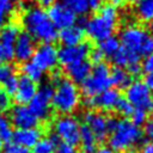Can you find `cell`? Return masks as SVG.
Here are the masks:
<instances>
[{"mask_svg": "<svg viewBox=\"0 0 153 153\" xmlns=\"http://www.w3.org/2000/svg\"><path fill=\"white\" fill-rule=\"evenodd\" d=\"M88 2V6H90V10H99L102 4H103V0H86Z\"/></svg>", "mask_w": 153, "mask_h": 153, "instance_id": "obj_44", "label": "cell"}, {"mask_svg": "<svg viewBox=\"0 0 153 153\" xmlns=\"http://www.w3.org/2000/svg\"><path fill=\"white\" fill-rule=\"evenodd\" d=\"M8 118L12 126H14L17 129L36 128L38 124V120L32 115V112L29 110L26 105L17 104L16 106H13Z\"/></svg>", "mask_w": 153, "mask_h": 153, "instance_id": "obj_16", "label": "cell"}, {"mask_svg": "<svg viewBox=\"0 0 153 153\" xmlns=\"http://www.w3.org/2000/svg\"><path fill=\"white\" fill-rule=\"evenodd\" d=\"M110 4L109 5H111V6H120V5H122L123 4V0H108Z\"/></svg>", "mask_w": 153, "mask_h": 153, "instance_id": "obj_50", "label": "cell"}, {"mask_svg": "<svg viewBox=\"0 0 153 153\" xmlns=\"http://www.w3.org/2000/svg\"><path fill=\"white\" fill-rule=\"evenodd\" d=\"M80 104V92L78 86L69 79L62 78L54 90L51 106L61 115L72 114Z\"/></svg>", "mask_w": 153, "mask_h": 153, "instance_id": "obj_4", "label": "cell"}, {"mask_svg": "<svg viewBox=\"0 0 153 153\" xmlns=\"http://www.w3.org/2000/svg\"><path fill=\"white\" fill-rule=\"evenodd\" d=\"M7 18H8V13L0 8V30L7 24V20H8Z\"/></svg>", "mask_w": 153, "mask_h": 153, "instance_id": "obj_43", "label": "cell"}, {"mask_svg": "<svg viewBox=\"0 0 153 153\" xmlns=\"http://www.w3.org/2000/svg\"><path fill=\"white\" fill-rule=\"evenodd\" d=\"M54 135L59 140H61V142L68 143L74 147L79 143V121L71 115H61L54 122Z\"/></svg>", "mask_w": 153, "mask_h": 153, "instance_id": "obj_8", "label": "cell"}, {"mask_svg": "<svg viewBox=\"0 0 153 153\" xmlns=\"http://www.w3.org/2000/svg\"><path fill=\"white\" fill-rule=\"evenodd\" d=\"M126 1H128V2H131V4H133V2H137L139 0H126Z\"/></svg>", "mask_w": 153, "mask_h": 153, "instance_id": "obj_52", "label": "cell"}, {"mask_svg": "<svg viewBox=\"0 0 153 153\" xmlns=\"http://www.w3.org/2000/svg\"><path fill=\"white\" fill-rule=\"evenodd\" d=\"M118 23V11L115 6L104 5L97 14L86 20L85 29L86 35L97 42H102L105 38L112 36Z\"/></svg>", "mask_w": 153, "mask_h": 153, "instance_id": "obj_2", "label": "cell"}, {"mask_svg": "<svg viewBox=\"0 0 153 153\" xmlns=\"http://www.w3.org/2000/svg\"><path fill=\"white\" fill-rule=\"evenodd\" d=\"M145 85L153 91V72L152 73H147V75L145 76Z\"/></svg>", "mask_w": 153, "mask_h": 153, "instance_id": "obj_45", "label": "cell"}, {"mask_svg": "<svg viewBox=\"0 0 153 153\" xmlns=\"http://www.w3.org/2000/svg\"><path fill=\"white\" fill-rule=\"evenodd\" d=\"M54 87L51 84H43L29 103V110L38 121H47L51 112V98Z\"/></svg>", "mask_w": 153, "mask_h": 153, "instance_id": "obj_7", "label": "cell"}, {"mask_svg": "<svg viewBox=\"0 0 153 153\" xmlns=\"http://www.w3.org/2000/svg\"><path fill=\"white\" fill-rule=\"evenodd\" d=\"M37 90H38V87H37L36 82H33L29 78L22 75V76L18 78V87H17L16 93L13 94L14 96V100L19 105L29 104L30 100L36 94Z\"/></svg>", "mask_w": 153, "mask_h": 153, "instance_id": "obj_17", "label": "cell"}, {"mask_svg": "<svg viewBox=\"0 0 153 153\" xmlns=\"http://www.w3.org/2000/svg\"><path fill=\"white\" fill-rule=\"evenodd\" d=\"M110 79L111 85H115L118 88H127L133 82L131 76L128 74V72L124 68L120 67H112L110 69Z\"/></svg>", "mask_w": 153, "mask_h": 153, "instance_id": "obj_24", "label": "cell"}, {"mask_svg": "<svg viewBox=\"0 0 153 153\" xmlns=\"http://www.w3.org/2000/svg\"><path fill=\"white\" fill-rule=\"evenodd\" d=\"M139 153H153V145H151V143L145 145Z\"/></svg>", "mask_w": 153, "mask_h": 153, "instance_id": "obj_48", "label": "cell"}, {"mask_svg": "<svg viewBox=\"0 0 153 153\" xmlns=\"http://www.w3.org/2000/svg\"><path fill=\"white\" fill-rule=\"evenodd\" d=\"M22 24L33 39L45 44H53L59 36L56 27L50 22L47 11L41 6H31L22 16Z\"/></svg>", "mask_w": 153, "mask_h": 153, "instance_id": "obj_1", "label": "cell"}, {"mask_svg": "<svg viewBox=\"0 0 153 153\" xmlns=\"http://www.w3.org/2000/svg\"><path fill=\"white\" fill-rule=\"evenodd\" d=\"M141 68L145 73H152L153 72V54L145 57V60L141 65Z\"/></svg>", "mask_w": 153, "mask_h": 153, "instance_id": "obj_38", "label": "cell"}, {"mask_svg": "<svg viewBox=\"0 0 153 153\" xmlns=\"http://www.w3.org/2000/svg\"><path fill=\"white\" fill-rule=\"evenodd\" d=\"M4 153H31V151H30L29 148L18 146V145H16V143H8V145L5 147Z\"/></svg>", "mask_w": 153, "mask_h": 153, "instance_id": "obj_37", "label": "cell"}, {"mask_svg": "<svg viewBox=\"0 0 153 153\" xmlns=\"http://www.w3.org/2000/svg\"><path fill=\"white\" fill-rule=\"evenodd\" d=\"M57 38L62 43V47H75L84 43L85 31L80 25H73L61 30Z\"/></svg>", "mask_w": 153, "mask_h": 153, "instance_id": "obj_19", "label": "cell"}, {"mask_svg": "<svg viewBox=\"0 0 153 153\" xmlns=\"http://www.w3.org/2000/svg\"><path fill=\"white\" fill-rule=\"evenodd\" d=\"M93 153H115V152L109 146H100V147H97Z\"/></svg>", "mask_w": 153, "mask_h": 153, "instance_id": "obj_47", "label": "cell"}, {"mask_svg": "<svg viewBox=\"0 0 153 153\" xmlns=\"http://www.w3.org/2000/svg\"><path fill=\"white\" fill-rule=\"evenodd\" d=\"M145 133H146V136H147V139L149 140L151 145H153V121H149V122L146 124Z\"/></svg>", "mask_w": 153, "mask_h": 153, "instance_id": "obj_42", "label": "cell"}, {"mask_svg": "<svg viewBox=\"0 0 153 153\" xmlns=\"http://www.w3.org/2000/svg\"><path fill=\"white\" fill-rule=\"evenodd\" d=\"M65 68H66V73H67L68 78H69V80L72 82H74V84L75 82L76 84L78 82L81 84L90 75L91 69H92L91 63L88 61H86V60L79 61V62L73 63V65H69V66H67Z\"/></svg>", "mask_w": 153, "mask_h": 153, "instance_id": "obj_20", "label": "cell"}, {"mask_svg": "<svg viewBox=\"0 0 153 153\" xmlns=\"http://www.w3.org/2000/svg\"><path fill=\"white\" fill-rule=\"evenodd\" d=\"M115 109H116V111H117L120 115H122V116H130V115L133 114V111H134V108L131 106V104H130L126 98H122V97L118 99V102H117Z\"/></svg>", "mask_w": 153, "mask_h": 153, "instance_id": "obj_31", "label": "cell"}, {"mask_svg": "<svg viewBox=\"0 0 153 153\" xmlns=\"http://www.w3.org/2000/svg\"><path fill=\"white\" fill-rule=\"evenodd\" d=\"M59 142L60 140L55 135L43 137L33 146V151L31 153H55Z\"/></svg>", "mask_w": 153, "mask_h": 153, "instance_id": "obj_25", "label": "cell"}, {"mask_svg": "<svg viewBox=\"0 0 153 153\" xmlns=\"http://www.w3.org/2000/svg\"><path fill=\"white\" fill-rule=\"evenodd\" d=\"M31 59L42 72L53 71L57 65V49L53 44L43 43L36 47Z\"/></svg>", "mask_w": 153, "mask_h": 153, "instance_id": "obj_10", "label": "cell"}, {"mask_svg": "<svg viewBox=\"0 0 153 153\" xmlns=\"http://www.w3.org/2000/svg\"><path fill=\"white\" fill-rule=\"evenodd\" d=\"M84 122L85 126L92 131L97 141H104L108 136L109 128H108V117L100 112L96 111H87L84 114Z\"/></svg>", "mask_w": 153, "mask_h": 153, "instance_id": "obj_13", "label": "cell"}, {"mask_svg": "<svg viewBox=\"0 0 153 153\" xmlns=\"http://www.w3.org/2000/svg\"><path fill=\"white\" fill-rule=\"evenodd\" d=\"M12 1H13V0H12Z\"/></svg>", "mask_w": 153, "mask_h": 153, "instance_id": "obj_53", "label": "cell"}, {"mask_svg": "<svg viewBox=\"0 0 153 153\" xmlns=\"http://www.w3.org/2000/svg\"><path fill=\"white\" fill-rule=\"evenodd\" d=\"M111 59L115 63V67L123 68V67H128L131 63H137L140 60V56L134 53H130L121 47Z\"/></svg>", "mask_w": 153, "mask_h": 153, "instance_id": "obj_23", "label": "cell"}, {"mask_svg": "<svg viewBox=\"0 0 153 153\" xmlns=\"http://www.w3.org/2000/svg\"><path fill=\"white\" fill-rule=\"evenodd\" d=\"M2 151H4V142L0 140V153H2Z\"/></svg>", "mask_w": 153, "mask_h": 153, "instance_id": "obj_51", "label": "cell"}, {"mask_svg": "<svg viewBox=\"0 0 153 153\" xmlns=\"http://www.w3.org/2000/svg\"><path fill=\"white\" fill-rule=\"evenodd\" d=\"M14 74V68L10 63H0V82L2 84L11 75Z\"/></svg>", "mask_w": 153, "mask_h": 153, "instance_id": "obj_35", "label": "cell"}, {"mask_svg": "<svg viewBox=\"0 0 153 153\" xmlns=\"http://www.w3.org/2000/svg\"><path fill=\"white\" fill-rule=\"evenodd\" d=\"M11 108V96L4 90L2 86H0V115H4L5 111H7Z\"/></svg>", "mask_w": 153, "mask_h": 153, "instance_id": "obj_33", "label": "cell"}, {"mask_svg": "<svg viewBox=\"0 0 153 153\" xmlns=\"http://www.w3.org/2000/svg\"><path fill=\"white\" fill-rule=\"evenodd\" d=\"M13 60V50L5 48L0 43V63H8Z\"/></svg>", "mask_w": 153, "mask_h": 153, "instance_id": "obj_36", "label": "cell"}, {"mask_svg": "<svg viewBox=\"0 0 153 153\" xmlns=\"http://www.w3.org/2000/svg\"><path fill=\"white\" fill-rule=\"evenodd\" d=\"M56 149H57V153H75L74 147L68 143H65V142H59Z\"/></svg>", "mask_w": 153, "mask_h": 153, "instance_id": "obj_41", "label": "cell"}, {"mask_svg": "<svg viewBox=\"0 0 153 153\" xmlns=\"http://www.w3.org/2000/svg\"><path fill=\"white\" fill-rule=\"evenodd\" d=\"M131 116V123L133 124H135L136 127H141V126H143V124H146V122H147V114L145 112V111H142V110H136V109H134V111H133V114L130 115Z\"/></svg>", "mask_w": 153, "mask_h": 153, "instance_id": "obj_32", "label": "cell"}, {"mask_svg": "<svg viewBox=\"0 0 153 153\" xmlns=\"http://www.w3.org/2000/svg\"><path fill=\"white\" fill-rule=\"evenodd\" d=\"M121 48V43L120 39L116 36H110L108 38H105L104 41L99 42V50L103 53L104 56H114L117 50Z\"/></svg>", "mask_w": 153, "mask_h": 153, "instance_id": "obj_26", "label": "cell"}, {"mask_svg": "<svg viewBox=\"0 0 153 153\" xmlns=\"http://www.w3.org/2000/svg\"><path fill=\"white\" fill-rule=\"evenodd\" d=\"M13 136V129L12 123L10 118L5 115H0V140L2 142H11Z\"/></svg>", "mask_w": 153, "mask_h": 153, "instance_id": "obj_30", "label": "cell"}, {"mask_svg": "<svg viewBox=\"0 0 153 153\" xmlns=\"http://www.w3.org/2000/svg\"><path fill=\"white\" fill-rule=\"evenodd\" d=\"M128 74L130 75V76H137V75H140L141 74V72H142V68H141V65L137 62V63H131V65H129L128 67Z\"/></svg>", "mask_w": 153, "mask_h": 153, "instance_id": "obj_40", "label": "cell"}, {"mask_svg": "<svg viewBox=\"0 0 153 153\" xmlns=\"http://www.w3.org/2000/svg\"><path fill=\"white\" fill-rule=\"evenodd\" d=\"M109 88H111L110 68L104 62L96 65L90 75L81 82V92L85 97H96Z\"/></svg>", "mask_w": 153, "mask_h": 153, "instance_id": "obj_5", "label": "cell"}, {"mask_svg": "<svg viewBox=\"0 0 153 153\" xmlns=\"http://www.w3.org/2000/svg\"><path fill=\"white\" fill-rule=\"evenodd\" d=\"M79 143L81 145V149L84 153H93L97 148V140L88 127L85 124L80 126Z\"/></svg>", "mask_w": 153, "mask_h": 153, "instance_id": "obj_22", "label": "cell"}, {"mask_svg": "<svg viewBox=\"0 0 153 153\" xmlns=\"http://www.w3.org/2000/svg\"><path fill=\"white\" fill-rule=\"evenodd\" d=\"M126 99L136 110L153 112V92L143 81H134L126 88Z\"/></svg>", "mask_w": 153, "mask_h": 153, "instance_id": "obj_6", "label": "cell"}, {"mask_svg": "<svg viewBox=\"0 0 153 153\" xmlns=\"http://www.w3.org/2000/svg\"><path fill=\"white\" fill-rule=\"evenodd\" d=\"M62 4L67 6L75 16H85L90 11V6L86 0H62Z\"/></svg>", "mask_w": 153, "mask_h": 153, "instance_id": "obj_29", "label": "cell"}, {"mask_svg": "<svg viewBox=\"0 0 153 153\" xmlns=\"http://www.w3.org/2000/svg\"><path fill=\"white\" fill-rule=\"evenodd\" d=\"M42 139V131L38 128H29V129H17L13 131L12 141L13 143L30 148L33 147Z\"/></svg>", "mask_w": 153, "mask_h": 153, "instance_id": "obj_18", "label": "cell"}, {"mask_svg": "<svg viewBox=\"0 0 153 153\" xmlns=\"http://www.w3.org/2000/svg\"><path fill=\"white\" fill-rule=\"evenodd\" d=\"M136 14L142 22H152L153 0H139L136 2Z\"/></svg>", "mask_w": 153, "mask_h": 153, "instance_id": "obj_27", "label": "cell"}, {"mask_svg": "<svg viewBox=\"0 0 153 153\" xmlns=\"http://www.w3.org/2000/svg\"><path fill=\"white\" fill-rule=\"evenodd\" d=\"M120 98V92L116 88H109L96 97H86L84 99V105L88 109L98 108L103 110H112Z\"/></svg>", "mask_w": 153, "mask_h": 153, "instance_id": "obj_15", "label": "cell"}, {"mask_svg": "<svg viewBox=\"0 0 153 153\" xmlns=\"http://www.w3.org/2000/svg\"><path fill=\"white\" fill-rule=\"evenodd\" d=\"M22 72H23V75L29 78L30 80H32L33 82H38L43 79V73L32 61H27V62H24L23 66H22Z\"/></svg>", "mask_w": 153, "mask_h": 153, "instance_id": "obj_28", "label": "cell"}, {"mask_svg": "<svg viewBox=\"0 0 153 153\" xmlns=\"http://www.w3.org/2000/svg\"><path fill=\"white\" fill-rule=\"evenodd\" d=\"M143 137L142 130L128 120H118L117 126L109 137V147L116 153H126L134 149Z\"/></svg>", "mask_w": 153, "mask_h": 153, "instance_id": "obj_3", "label": "cell"}, {"mask_svg": "<svg viewBox=\"0 0 153 153\" xmlns=\"http://www.w3.org/2000/svg\"><path fill=\"white\" fill-rule=\"evenodd\" d=\"M61 79H62V74H61V72L57 71V69H53V73H51V81L56 85Z\"/></svg>", "mask_w": 153, "mask_h": 153, "instance_id": "obj_46", "label": "cell"}, {"mask_svg": "<svg viewBox=\"0 0 153 153\" xmlns=\"http://www.w3.org/2000/svg\"><path fill=\"white\" fill-rule=\"evenodd\" d=\"M47 13L56 30H63L69 26H73L76 22V16L62 2H55L49 6Z\"/></svg>", "mask_w": 153, "mask_h": 153, "instance_id": "obj_11", "label": "cell"}, {"mask_svg": "<svg viewBox=\"0 0 153 153\" xmlns=\"http://www.w3.org/2000/svg\"><path fill=\"white\" fill-rule=\"evenodd\" d=\"M90 57H91V61L93 62V63H96V65H99V63H102L103 62V59H104V55H103V53L99 50V49H93L90 54Z\"/></svg>", "mask_w": 153, "mask_h": 153, "instance_id": "obj_39", "label": "cell"}, {"mask_svg": "<svg viewBox=\"0 0 153 153\" xmlns=\"http://www.w3.org/2000/svg\"><path fill=\"white\" fill-rule=\"evenodd\" d=\"M90 54V45L81 43L75 47H61L57 50V63L63 67L86 60Z\"/></svg>", "mask_w": 153, "mask_h": 153, "instance_id": "obj_12", "label": "cell"}, {"mask_svg": "<svg viewBox=\"0 0 153 153\" xmlns=\"http://www.w3.org/2000/svg\"><path fill=\"white\" fill-rule=\"evenodd\" d=\"M35 49V39L25 31L19 32L13 45V59H16L18 62H27L32 57Z\"/></svg>", "mask_w": 153, "mask_h": 153, "instance_id": "obj_14", "label": "cell"}, {"mask_svg": "<svg viewBox=\"0 0 153 153\" xmlns=\"http://www.w3.org/2000/svg\"><path fill=\"white\" fill-rule=\"evenodd\" d=\"M151 35L137 25H129L121 31L120 43L126 50L142 56V49Z\"/></svg>", "mask_w": 153, "mask_h": 153, "instance_id": "obj_9", "label": "cell"}, {"mask_svg": "<svg viewBox=\"0 0 153 153\" xmlns=\"http://www.w3.org/2000/svg\"><path fill=\"white\" fill-rule=\"evenodd\" d=\"M19 26L16 23H8L0 30V43L7 48L13 50V45L16 42V38L19 35Z\"/></svg>", "mask_w": 153, "mask_h": 153, "instance_id": "obj_21", "label": "cell"}, {"mask_svg": "<svg viewBox=\"0 0 153 153\" xmlns=\"http://www.w3.org/2000/svg\"><path fill=\"white\" fill-rule=\"evenodd\" d=\"M43 6H51L53 4L56 2V0H38Z\"/></svg>", "mask_w": 153, "mask_h": 153, "instance_id": "obj_49", "label": "cell"}, {"mask_svg": "<svg viewBox=\"0 0 153 153\" xmlns=\"http://www.w3.org/2000/svg\"><path fill=\"white\" fill-rule=\"evenodd\" d=\"M2 87H4V90L10 94V96H13L14 93H16V91H17V87H18V76H16L14 74L13 75H11L7 80H5L4 82H2Z\"/></svg>", "mask_w": 153, "mask_h": 153, "instance_id": "obj_34", "label": "cell"}]
</instances>
